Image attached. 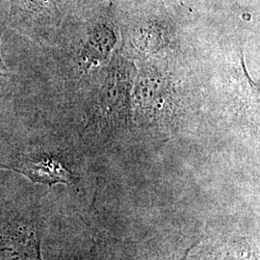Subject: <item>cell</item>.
<instances>
[{
  "label": "cell",
  "instance_id": "obj_3",
  "mask_svg": "<svg viewBox=\"0 0 260 260\" xmlns=\"http://www.w3.org/2000/svg\"><path fill=\"white\" fill-rule=\"evenodd\" d=\"M7 69L4 67V64L2 62V59H1V55H0V78H2L4 75L7 74Z\"/></svg>",
  "mask_w": 260,
  "mask_h": 260
},
{
  "label": "cell",
  "instance_id": "obj_2",
  "mask_svg": "<svg viewBox=\"0 0 260 260\" xmlns=\"http://www.w3.org/2000/svg\"><path fill=\"white\" fill-rule=\"evenodd\" d=\"M16 9L31 23H45L56 19L58 12L54 0H16Z\"/></svg>",
  "mask_w": 260,
  "mask_h": 260
},
{
  "label": "cell",
  "instance_id": "obj_5",
  "mask_svg": "<svg viewBox=\"0 0 260 260\" xmlns=\"http://www.w3.org/2000/svg\"><path fill=\"white\" fill-rule=\"evenodd\" d=\"M85 2H95V1H104V0H82Z\"/></svg>",
  "mask_w": 260,
  "mask_h": 260
},
{
  "label": "cell",
  "instance_id": "obj_1",
  "mask_svg": "<svg viewBox=\"0 0 260 260\" xmlns=\"http://www.w3.org/2000/svg\"><path fill=\"white\" fill-rule=\"evenodd\" d=\"M0 169L19 173L34 183L52 186L57 183L71 185L73 182L72 173L54 158H24L8 165H0Z\"/></svg>",
  "mask_w": 260,
  "mask_h": 260
},
{
  "label": "cell",
  "instance_id": "obj_4",
  "mask_svg": "<svg viewBox=\"0 0 260 260\" xmlns=\"http://www.w3.org/2000/svg\"><path fill=\"white\" fill-rule=\"evenodd\" d=\"M196 245H193L191 248H189L188 250H186L185 252H184V254H183V256L180 258V260H186L187 259V257H188V254H189V251H191L194 247H195Z\"/></svg>",
  "mask_w": 260,
  "mask_h": 260
}]
</instances>
